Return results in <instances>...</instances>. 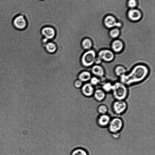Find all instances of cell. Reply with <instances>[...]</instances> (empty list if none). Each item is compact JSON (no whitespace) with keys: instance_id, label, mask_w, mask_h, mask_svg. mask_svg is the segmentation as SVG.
<instances>
[{"instance_id":"277c9868","label":"cell","mask_w":155,"mask_h":155,"mask_svg":"<svg viewBox=\"0 0 155 155\" xmlns=\"http://www.w3.org/2000/svg\"><path fill=\"white\" fill-rule=\"evenodd\" d=\"M124 126V120L119 117L112 118L107 127L109 132L111 134L120 132Z\"/></svg>"},{"instance_id":"ba28073f","label":"cell","mask_w":155,"mask_h":155,"mask_svg":"<svg viewBox=\"0 0 155 155\" xmlns=\"http://www.w3.org/2000/svg\"><path fill=\"white\" fill-rule=\"evenodd\" d=\"M41 32L43 37L49 41L53 40L56 36V31L55 28L49 26L43 27Z\"/></svg>"},{"instance_id":"9c48e42d","label":"cell","mask_w":155,"mask_h":155,"mask_svg":"<svg viewBox=\"0 0 155 155\" xmlns=\"http://www.w3.org/2000/svg\"><path fill=\"white\" fill-rule=\"evenodd\" d=\"M111 49L115 54L121 53L125 48L124 42L118 39L113 40L110 44Z\"/></svg>"},{"instance_id":"ffe728a7","label":"cell","mask_w":155,"mask_h":155,"mask_svg":"<svg viewBox=\"0 0 155 155\" xmlns=\"http://www.w3.org/2000/svg\"><path fill=\"white\" fill-rule=\"evenodd\" d=\"M71 155H90V154L87 149L82 148H78L72 151Z\"/></svg>"},{"instance_id":"2e32d148","label":"cell","mask_w":155,"mask_h":155,"mask_svg":"<svg viewBox=\"0 0 155 155\" xmlns=\"http://www.w3.org/2000/svg\"><path fill=\"white\" fill-rule=\"evenodd\" d=\"M81 45L83 49L86 51L93 49V43L91 38L86 37L82 40Z\"/></svg>"},{"instance_id":"603a6c76","label":"cell","mask_w":155,"mask_h":155,"mask_svg":"<svg viewBox=\"0 0 155 155\" xmlns=\"http://www.w3.org/2000/svg\"><path fill=\"white\" fill-rule=\"evenodd\" d=\"M109 111L108 106L104 104L99 105L97 108V111L99 115L107 114Z\"/></svg>"},{"instance_id":"5b68a950","label":"cell","mask_w":155,"mask_h":155,"mask_svg":"<svg viewBox=\"0 0 155 155\" xmlns=\"http://www.w3.org/2000/svg\"><path fill=\"white\" fill-rule=\"evenodd\" d=\"M128 108V103L125 100H115L112 105L113 113L117 116L123 115L126 112Z\"/></svg>"},{"instance_id":"7402d4cb","label":"cell","mask_w":155,"mask_h":155,"mask_svg":"<svg viewBox=\"0 0 155 155\" xmlns=\"http://www.w3.org/2000/svg\"><path fill=\"white\" fill-rule=\"evenodd\" d=\"M120 30L117 28L112 29L109 32V37L113 40L118 39L120 35Z\"/></svg>"},{"instance_id":"4fadbf2b","label":"cell","mask_w":155,"mask_h":155,"mask_svg":"<svg viewBox=\"0 0 155 155\" xmlns=\"http://www.w3.org/2000/svg\"><path fill=\"white\" fill-rule=\"evenodd\" d=\"M107 93L101 88L95 90L93 97L97 101L101 102L106 98Z\"/></svg>"},{"instance_id":"52a82bcc","label":"cell","mask_w":155,"mask_h":155,"mask_svg":"<svg viewBox=\"0 0 155 155\" xmlns=\"http://www.w3.org/2000/svg\"><path fill=\"white\" fill-rule=\"evenodd\" d=\"M97 57L102 61L106 63L112 62L115 58V54L111 49L103 48L100 50L97 53Z\"/></svg>"},{"instance_id":"d4e9b609","label":"cell","mask_w":155,"mask_h":155,"mask_svg":"<svg viewBox=\"0 0 155 155\" xmlns=\"http://www.w3.org/2000/svg\"><path fill=\"white\" fill-rule=\"evenodd\" d=\"M83 85V82L79 79L76 80L74 83V85L76 88L81 89Z\"/></svg>"},{"instance_id":"83f0119b","label":"cell","mask_w":155,"mask_h":155,"mask_svg":"<svg viewBox=\"0 0 155 155\" xmlns=\"http://www.w3.org/2000/svg\"><path fill=\"white\" fill-rule=\"evenodd\" d=\"M102 60L97 56L95 61V64L101 65V64L102 63Z\"/></svg>"},{"instance_id":"8992f818","label":"cell","mask_w":155,"mask_h":155,"mask_svg":"<svg viewBox=\"0 0 155 155\" xmlns=\"http://www.w3.org/2000/svg\"><path fill=\"white\" fill-rule=\"evenodd\" d=\"M12 23L14 28L19 30H24L28 26V22L26 17L21 11L19 14L14 17Z\"/></svg>"},{"instance_id":"3957f363","label":"cell","mask_w":155,"mask_h":155,"mask_svg":"<svg viewBox=\"0 0 155 155\" xmlns=\"http://www.w3.org/2000/svg\"><path fill=\"white\" fill-rule=\"evenodd\" d=\"M97 56V53L93 49L85 51L81 58V62L82 65L87 68H91L95 64Z\"/></svg>"},{"instance_id":"d6986e66","label":"cell","mask_w":155,"mask_h":155,"mask_svg":"<svg viewBox=\"0 0 155 155\" xmlns=\"http://www.w3.org/2000/svg\"><path fill=\"white\" fill-rule=\"evenodd\" d=\"M45 48L48 53L54 54L56 52L57 47L55 43L51 41H49L46 44Z\"/></svg>"},{"instance_id":"6da1fadb","label":"cell","mask_w":155,"mask_h":155,"mask_svg":"<svg viewBox=\"0 0 155 155\" xmlns=\"http://www.w3.org/2000/svg\"><path fill=\"white\" fill-rule=\"evenodd\" d=\"M149 73V68L147 65L142 63L137 64L129 73L119 78V81L128 87L143 82L148 77Z\"/></svg>"},{"instance_id":"30bf717a","label":"cell","mask_w":155,"mask_h":155,"mask_svg":"<svg viewBox=\"0 0 155 155\" xmlns=\"http://www.w3.org/2000/svg\"><path fill=\"white\" fill-rule=\"evenodd\" d=\"M111 118L108 114L99 115L96 119V123L97 125L101 128L107 127Z\"/></svg>"},{"instance_id":"cb8c5ba5","label":"cell","mask_w":155,"mask_h":155,"mask_svg":"<svg viewBox=\"0 0 155 155\" xmlns=\"http://www.w3.org/2000/svg\"><path fill=\"white\" fill-rule=\"evenodd\" d=\"M90 82V83L94 87L99 84L100 82V78L94 76H92Z\"/></svg>"},{"instance_id":"7a4b0ae2","label":"cell","mask_w":155,"mask_h":155,"mask_svg":"<svg viewBox=\"0 0 155 155\" xmlns=\"http://www.w3.org/2000/svg\"><path fill=\"white\" fill-rule=\"evenodd\" d=\"M115 100H126L129 94L128 87L123 83L117 82L113 84L112 91Z\"/></svg>"},{"instance_id":"e0dca14e","label":"cell","mask_w":155,"mask_h":155,"mask_svg":"<svg viewBox=\"0 0 155 155\" xmlns=\"http://www.w3.org/2000/svg\"><path fill=\"white\" fill-rule=\"evenodd\" d=\"M92 75L90 71H82L79 74L78 79L83 83L87 82L90 81L92 77Z\"/></svg>"},{"instance_id":"9a60e30c","label":"cell","mask_w":155,"mask_h":155,"mask_svg":"<svg viewBox=\"0 0 155 155\" xmlns=\"http://www.w3.org/2000/svg\"><path fill=\"white\" fill-rule=\"evenodd\" d=\"M129 19L133 21L139 20L142 16L141 13L138 10L132 9L129 11L128 13Z\"/></svg>"},{"instance_id":"484cf974","label":"cell","mask_w":155,"mask_h":155,"mask_svg":"<svg viewBox=\"0 0 155 155\" xmlns=\"http://www.w3.org/2000/svg\"><path fill=\"white\" fill-rule=\"evenodd\" d=\"M128 5L130 8L133 9L137 5V2L136 0H129L128 2Z\"/></svg>"},{"instance_id":"44dd1931","label":"cell","mask_w":155,"mask_h":155,"mask_svg":"<svg viewBox=\"0 0 155 155\" xmlns=\"http://www.w3.org/2000/svg\"><path fill=\"white\" fill-rule=\"evenodd\" d=\"M113 87V84L110 82H107L102 84L101 89L107 94L112 92Z\"/></svg>"},{"instance_id":"5bb4252c","label":"cell","mask_w":155,"mask_h":155,"mask_svg":"<svg viewBox=\"0 0 155 155\" xmlns=\"http://www.w3.org/2000/svg\"><path fill=\"white\" fill-rule=\"evenodd\" d=\"M105 26L108 28H112L115 26H120V24L117 23L116 20L114 17L112 15L107 16L104 20Z\"/></svg>"},{"instance_id":"7c38bea8","label":"cell","mask_w":155,"mask_h":155,"mask_svg":"<svg viewBox=\"0 0 155 155\" xmlns=\"http://www.w3.org/2000/svg\"><path fill=\"white\" fill-rule=\"evenodd\" d=\"M90 72L94 76L99 78L104 77L105 74L104 68L101 65H93L91 67Z\"/></svg>"},{"instance_id":"ac0fdd59","label":"cell","mask_w":155,"mask_h":155,"mask_svg":"<svg viewBox=\"0 0 155 155\" xmlns=\"http://www.w3.org/2000/svg\"><path fill=\"white\" fill-rule=\"evenodd\" d=\"M114 73L116 76L119 78L127 73L126 69L123 65H118L114 68Z\"/></svg>"},{"instance_id":"8fae6325","label":"cell","mask_w":155,"mask_h":155,"mask_svg":"<svg viewBox=\"0 0 155 155\" xmlns=\"http://www.w3.org/2000/svg\"><path fill=\"white\" fill-rule=\"evenodd\" d=\"M81 90L84 96L90 98L93 97L95 89L90 82H86L83 85Z\"/></svg>"},{"instance_id":"4316f807","label":"cell","mask_w":155,"mask_h":155,"mask_svg":"<svg viewBox=\"0 0 155 155\" xmlns=\"http://www.w3.org/2000/svg\"><path fill=\"white\" fill-rule=\"evenodd\" d=\"M111 134L113 138L116 140L119 139L120 137V136H121L120 132L117 133Z\"/></svg>"}]
</instances>
